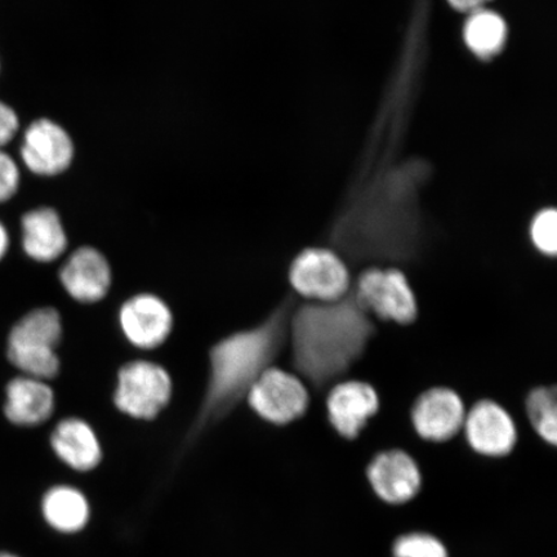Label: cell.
I'll use <instances>...</instances> for the list:
<instances>
[{
  "label": "cell",
  "instance_id": "6da1fadb",
  "mask_svg": "<svg viewBox=\"0 0 557 557\" xmlns=\"http://www.w3.org/2000/svg\"><path fill=\"white\" fill-rule=\"evenodd\" d=\"M375 332L352 289L337 301L305 302L289 318L292 364L302 381L322 389L358 363Z\"/></svg>",
  "mask_w": 557,
  "mask_h": 557
},
{
  "label": "cell",
  "instance_id": "7a4b0ae2",
  "mask_svg": "<svg viewBox=\"0 0 557 557\" xmlns=\"http://www.w3.org/2000/svg\"><path fill=\"white\" fill-rule=\"evenodd\" d=\"M294 305V299L285 298L260 324L230 334L211 347L206 393L194 421L195 433L224 420L247 398L257 379L274 366L288 339Z\"/></svg>",
  "mask_w": 557,
  "mask_h": 557
},
{
  "label": "cell",
  "instance_id": "3957f363",
  "mask_svg": "<svg viewBox=\"0 0 557 557\" xmlns=\"http://www.w3.org/2000/svg\"><path fill=\"white\" fill-rule=\"evenodd\" d=\"M62 334L64 326L58 310L41 308L27 312L10 333L7 347L10 363L27 377L41 381L58 377Z\"/></svg>",
  "mask_w": 557,
  "mask_h": 557
},
{
  "label": "cell",
  "instance_id": "277c9868",
  "mask_svg": "<svg viewBox=\"0 0 557 557\" xmlns=\"http://www.w3.org/2000/svg\"><path fill=\"white\" fill-rule=\"evenodd\" d=\"M358 302L372 318L408 325L418 317L417 298L406 274L396 268H368L351 285Z\"/></svg>",
  "mask_w": 557,
  "mask_h": 557
},
{
  "label": "cell",
  "instance_id": "5b68a950",
  "mask_svg": "<svg viewBox=\"0 0 557 557\" xmlns=\"http://www.w3.org/2000/svg\"><path fill=\"white\" fill-rule=\"evenodd\" d=\"M172 392L165 368L149 360H132L117 372L114 404L123 414L151 421L169 406Z\"/></svg>",
  "mask_w": 557,
  "mask_h": 557
},
{
  "label": "cell",
  "instance_id": "8992f818",
  "mask_svg": "<svg viewBox=\"0 0 557 557\" xmlns=\"http://www.w3.org/2000/svg\"><path fill=\"white\" fill-rule=\"evenodd\" d=\"M289 283L309 301L332 302L350 292L352 278L347 262L333 249L308 248L292 261Z\"/></svg>",
  "mask_w": 557,
  "mask_h": 557
},
{
  "label": "cell",
  "instance_id": "52a82bcc",
  "mask_svg": "<svg viewBox=\"0 0 557 557\" xmlns=\"http://www.w3.org/2000/svg\"><path fill=\"white\" fill-rule=\"evenodd\" d=\"M246 399L257 416L277 426L297 421L308 412L310 404L305 382L274 366L257 379Z\"/></svg>",
  "mask_w": 557,
  "mask_h": 557
},
{
  "label": "cell",
  "instance_id": "ba28073f",
  "mask_svg": "<svg viewBox=\"0 0 557 557\" xmlns=\"http://www.w3.org/2000/svg\"><path fill=\"white\" fill-rule=\"evenodd\" d=\"M120 325L131 345L141 350H154L170 337L173 313L162 298L151 294L136 295L122 305Z\"/></svg>",
  "mask_w": 557,
  "mask_h": 557
},
{
  "label": "cell",
  "instance_id": "9c48e42d",
  "mask_svg": "<svg viewBox=\"0 0 557 557\" xmlns=\"http://www.w3.org/2000/svg\"><path fill=\"white\" fill-rule=\"evenodd\" d=\"M463 429L470 447L486 457L510 455L518 442V430L512 417L492 400L478 401L466 413Z\"/></svg>",
  "mask_w": 557,
  "mask_h": 557
},
{
  "label": "cell",
  "instance_id": "30bf717a",
  "mask_svg": "<svg viewBox=\"0 0 557 557\" xmlns=\"http://www.w3.org/2000/svg\"><path fill=\"white\" fill-rule=\"evenodd\" d=\"M466 410L455 389L434 387L422 393L412 408L416 433L424 441L444 443L463 429Z\"/></svg>",
  "mask_w": 557,
  "mask_h": 557
},
{
  "label": "cell",
  "instance_id": "8fae6325",
  "mask_svg": "<svg viewBox=\"0 0 557 557\" xmlns=\"http://www.w3.org/2000/svg\"><path fill=\"white\" fill-rule=\"evenodd\" d=\"M21 157L27 170L38 176H58L72 165L73 139L58 123L38 120L25 132Z\"/></svg>",
  "mask_w": 557,
  "mask_h": 557
},
{
  "label": "cell",
  "instance_id": "7c38bea8",
  "mask_svg": "<svg viewBox=\"0 0 557 557\" xmlns=\"http://www.w3.org/2000/svg\"><path fill=\"white\" fill-rule=\"evenodd\" d=\"M379 409L377 392L363 381L338 382L326 398L330 423L347 441L357 438Z\"/></svg>",
  "mask_w": 557,
  "mask_h": 557
},
{
  "label": "cell",
  "instance_id": "4fadbf2b",
  "mask_svg": "<svg viewBox=\"0 0 557 557\" xmlns=\"http://www.w3.org/2000/svg\"><path fill=\"white\" fill-rule=\"evenodd\" d=\"M367 476L374 493L389 505L409 503L422 486V473L417 462L399 449L375 456L368 466Z\"/></svg>",
  "mask_w": 557,
  "mask_h": 557
},
{
  "label": "cell",
  "instance_id": "5bb4252c",
  "mask_svg": "<svg viewBox=\"0 0 557 557\" xmlns=\"http://www.w3.org/2000/svg\"><path fill=\"white\" fill-rule=\"evenodd\" d=\"M60 282L75 301L90 305L108 296L113 273L99 249L81 247L62 264Z\"/></svg>",
  "mask_w": 557,
  "mask_h": 557
},
{
  "label": "cell",
  "instance_id": "9a60e30c",
  "mask_svg": "<svg viewBox=\"0 0 557 557\" xmlns=\"http://www.w3.org/2000/svg\"><path fill=\"white\" fill-rule=\"evenodd\" d=\"M51 447L62 462L78 472H89L102 461L99 436L82 418L69 417L55 424Z\"/></svg>",
  "mask_w": 557,
  "mask_h": 557
},
{
  "label": "cell",
  "instance_id": "2e32d148",
  "mask_svg": "<svg viewBox=\"0 0 557 557\" xmlns=\"http://www.w3.org/2000/svg\"><path fill=\"white\" fill-rule=\"evenodd\" d=\"M53 410L54 393L46 381L23 375L7 385L4 414L17 426H39L50 420Z\"/></svg>",
  "mask_w": 557,
  "mask_h": 557
},
{
  "label": "cell",
  "instance_id": "e0dca14e",
  "mask_svg": "<svg viewBox=\"0 0 557 557\" xmlns=\"http://www.w3.org/2000/svg\"><path fill=\"white\" fill-rule=\"evenodd\" d=\"M25 253L38 262H52L67 248V235L60 215L52 208H38L27 212L23 222Z\"/></svg>",
  "mask_w": 557,
  "mask_h": 557
},
{
  "label": "cell",
  "instance_id": "ac0fdd59",
  "mask_svg": "<svg viewBox=\"0 0 557 557\" xmlns=\"http://www.w3.org/2000/svg\"><path fill=\"white\" fill-rule=\"evenodd\" d=\"M41 512L54 531L65 534L85 529L90 515L85 494L69 485L51 487L41 500Z\"/></svg>",
  "mask_w": 557,
  "mask_h": 557
},
{
  "label": "cell",
  "instance_id": "d6986e66",
  "mask_svg": "<svg viewBox=\"0 0 557 557\" xmlns=\"http://www.w3.org/2000/svg\"><path fill=\"white\" fill-rule=\"evenodd\" d=\"M506 34L504 18L491 11H473L465 26L466 44L480 58L497 53L505 45Z\"/></svg>",
  "mask_w": 557,
  "mask_h": 557
},
{
  "label": "cell",
  "instance_id": "ffe728a7",
  "mask_svg": "<svg viewBox=\"0 0 557 557\" xmlns=\"http://www.w3.org/2000/svg\"><path fill=\"white\" fill-rule=\"evenodd\" d=\"M557 403L555 387L533 388L527 396L525 407L529 421L535 433L549 445L557 442Z\"/></svg>",
  "mask_w": 557,
  "mask_h": 557
},
{
  "label": "cell",
  "instance_id": "44dd1931",
  "mask_svg": "<svg viewBox=\"0 0 557 557\" xmlns=\"http://www.w3.org/2000/svg\"><path fill=\"white\" fill-rule=\"evenodd\" d=\"M394 557H449L447 548L434 535L410 533L396 540Z\"/></svg>",
  "mask_w": 557,
  "mask_h": 557
},
{
  "label": "cell",
  "instance_id": "7402d4cb",
  "mask_svg": "<svg viewBox=\"0 0 557 557\" xmlns=\"http://www.w3.org/2000/svg\"><path fill=\"white\" fill-rule=\"evenodd\" d=\"M531 238L539 252L555 257L557 250V214L555 209H543L531 225Z\"/></svg>",
  "mask_w": 557,
  "mask_h": 557
},
{
  "label": "cell",
  "instance_id": "603a6c76",
  "mask_svg": "<svg viewBox=\"0 0 557 557\" xmlns=\"http://www.w3.org/2000/svg\"><path fill=\"white\" fill-rule=\"evenodd\" d=\"M18 186L20 172L15 160L0 151V201L10 200Z\"/></svg>",
  "mask_w": 557,
  "mask_h": 557
},
{
  "label": "cell",
  "instance_id": "cb8c5ba5",
  "mask_svg": "<svg viewBox=\"0 0 557 557\" xmlns=\"http://www.w3.org/2000/svg\"><path fill=\"white\" fill-rule=\"evenodd\" d=\"M18 131V117L15 110L0 101V148L9 144Z\"/></svg>",
  "mask_w": 557,
  "mask_h": 557
},
{
  "label": "cell",
  "instance_id": "d4e9b609",
  "mask_svg": "<svg viewBox=\"0 0 557 557\" xmlns=\"http://www.w3.org/2000/svg\"><path fill=\"white\" fill-rule=\"evenodd\" d=\"M487 0H449V3L459 11H478Z\"/></svg>",
  "mask_w": 557,
  "mask_h": 557
},
{
  "label": "cell",
  "instance_id": "484cf974",
  "mask_svg": "<svg viewBox=\"0 0 557 557\" xmlns=\"http://www.w3.org/2000/svg\"><path fill=\"white\" fill-rule=\"evenodd\" d=\"M10 246V239H9V233H7L5 227L0 224V260L3 259L7 249H9Z\"/></svg>",
  "mask_w": 557,
  "mask_h": 557
},
{
  "label": "cell",
  "instance_id": "4316f807",
  "mask_svg": "<svg viewBox=\"0 0 557 557\" xmlns=\"http://www.w3.org/2000/svg\"><path fill=\"white\" fill-rule=\"evenodd\" d=\"M0 557H18V556L10 554V553H0Z\"/></svg>",
  "mask_w": 557,
  "mask_h": 557
}]
</instances>
